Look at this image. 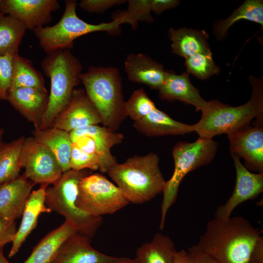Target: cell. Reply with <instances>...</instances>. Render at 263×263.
I'll use <instances>...</instances> for the list:
<instances>
[{
    "label": "cell",
    "instance_id": "1",
    "mask_svg": "<svg viewBox=\"0 0 263 263\" xmlns=\"http://www.w3.org/2000/svg\"><path fill=\"white\" fill-rule=\"evenodd\" d=\"M261 231L242 216L214 217L207 225L197 246L219 263H249Z\"/></svg>",
    "mask_w": 263,
    "mask_h": 263
},
{
    "label": "cell",
    "instance_id": "2",
    "mask_svg": "<svg viewBox=\"0 0 263 263\" xmlns=\"http://www.w3.org/2000/svg\"><path fill=\"white\" fill-rule=\"evenodd\" d=\"M252 95L245 104L232 107L217 100L208 101L202 117L194 124L199 137L212 139L215 135L227 134L249 126L256 118L255 126H263V87L262 79L249 76Z\"/></svg>",
    "mask_w": 263,
    "mask_h": 263
},
{
    "label": "cell",
    "instance_id": "3",
    "mask_svg": "<svg viewBox=\"0 0 263 263\" xmlns=\"http://www.w3.org/2000/svg\"><path fill=\"white\" fill-rule=\"evenodd\" d=\"M159 163L158 155L150 152L117 163L107 173L129 203L143 204L153 199L164 189L166 181Z\"/></svg>",
    "mask_w": 263,
    "mask_h": 263
},
{
    "label": "cell",
    "instance_id": "4",
    "mask_svg": "<svg viewBox=\"0 0 263 263\" xmlns=\"http://www.w3.org/2000/svg\"><path fill=\"white\" fill-rule=\"evenodd\" d=\"M41 66L51 81L47 106L38 129L43 130L51 127L56 116L69 105L75 88L81 82L82 67L69 49L47 54Z\"/></svg>",
    "mask_w": 263,
    "mask_h": 263
},
{
    "label": "cell",
    "instance_id": "5",
    "mask_svg": "<svg viewBox=\"0 0 263 263\" xmlns=\"http://www.w3.org/2000/svg\"><path fill=\"white\" fill-rule=\"evenodd\" d=\"M80 78L104 126L116 132L127 117L119 70L114 67L92 66L81 74Z\"/></svg>",
    "mask_w": 263,
    "mask_h": 263
},
{
    "label": "cell",
    "instance_id": "6",
    "mask_svg": "<svg viewBox=\"0 0 263 263\" xmlns=\"http://www.w3.org/2000/svg\"><path fill=\"white\" fill-rule=\"evenodd\" d=\"M91 173L87 169H70L63 172L60 178L45 191V203L51 211L65 218L78 233L90 238L93 237L102 223L101 217H94L76 205L78 185L80 180Z\"/></svg>",
    "mask_w": 263,
    "mask_h": 263
},
{
    "label": "cell",
    "instance_id": "7",
    "mask_svg": "<svg viewBox=\"0 0 263 263\" xmlns=\"http://www.w3.org/2000/svg\"><path fill=\"white\" fill-rule=\"evenodd\" d=\"M76 0H65L62 16L56 24L42 26L34 30L40 46L47 54L58 50L72 48L74 40L78 37L93 32L105 31L111 34L119 33L120 25L127 23L125 19H117L110 22L90 24L77 15Z\"/></svg>",
    "mask_w": 263,
    "mask_h": 263
},
{
    "label": "cell",
    "instance_id": "8",
    "mask_svg": "<svg viewBox=\"0 0 263 263\" xmlns=\"http://www.w3.org/2000/svg\"><path fill=\"white\" fill-rule=\"evenodd\" d=\"M218 143L212 139L199 137L195 142H178L172 149L174 169L163 190L159 228H164L169 208L175 202L180 183L189 172L210 163L214 158Z\"/></svg>",
    "mask_w": 263,
    "mask_h": 263
},
{
    "label": "cell",
    "instance_id": "9",
    "mask_svg": "<svg viewBox=\"0 0 263 263\" xmlns=\"http://www.w3.org/2000/svg\"><path fill=\"white\" fill-rule=\"evenodd\" d=\"M129 204L117 187L102 174L90 173L79 183L76 205L90 215L113 214Z\"/></svg>",
    "mask_w": 263,
    "mask_h": 263
},
{
    "label": "cell",
    "instance_id": "10",
    "mask_svg": "<svg viewBox=\"0 0 263 263\" xmlns=\"http://www.w3.org/2000/svg\"><path fill=\"white\" fill-rule=\"evenodd\" d=\"M21 162L25 175L36 184H54L63 173L53 153L34 137L24 139Z\"/></svg>",
    "mask_w": 263,
    "mask_h": 263
},
{
    "label": "cell",
    "instance_id": "11",
    "mask_svg": "<svg viewBox=\"0 0 263 263\" xmlns=\"http://www.w3.org/2000/svg\"><path fill=\"white\" fill-rule=\"evenodd\" d=\"M102 123L97 110L85 90L75 89L67 108L54 120L51 127L70 132L86 126Z\"/></svg>",
    "mask_w": 263,
    "mask_h": 263
},
{
    "label": "cell",
    "instance_id": "12",
    "mask_svg": "<svg viewBox=\"0 0 263 263\" xmlns=\"http://www.w3.org/2000/svg\"><path fill=\"white\" fill-rule=\"evenodd\" d=\"M231 154L244 160L248 170L263 173V128L248 126L227 134Z\"/></svg>",
    "mask_w": 263,
    "mask_h": 263
},
{
    "label": "cell",
    "instance_id": "13",
    "mask_svg": "<svg viewBox=\"0 0 263 263\" xmlns=\"http://www.w3.org/2000/svg\"><path fill=\"white\" fill-rule=\"evenodd\" d=\"M236 172V181L233 193L225 204L217 208L214 217H230L233 210L240 204L257 197L263 191V173H254L241 163L240 158L231 154Z\"/></svg>",
    "mask_w": 263,
    "mask_h": 263
},
{
    "label": "cell",
    "instance_id": "14",
    "mask_svg": "<svg viewBox=\"0 0 263 263\" xmlns=\"http://www.w3.org/2000/svg\"><path fill=\"white\" fill-rule=\"evenodd\" d=\"M59 9L56 0H1L0 4V12L19 19L32 31L50 22L52 12Z\"/></svg>",
    "mask_w": 263,
    "mask_h": 263
},
{
    "label": "cell",
    "instance_id": "15",
    "mask_svg": "<svg viewBox=\"0 0 263 263\" xmlns=\"http://www.w3.org/2000/svg\"><path fill=\"white\" fill-rule=\"evenodd\" d=\"M90 238L76 233L61 244L51 263H127L131 259L101 253L91 245Z\"/></svg>",
    "mask_w": 263,
    "mask_h": 263
},
{
    "label": "cell",
    "instance_id": "16",
    "mask_svg": "<svg viewBox=\"0 0 263 263\" xmlns=\"http://www.w3.org/2000/svg\"><path fill=\"white\" fill-rule=\"evenodd\" d=\"M36 184L23 173L0 185V218L15 221L22 216L26 201Z\"/></svg>",
    "mask_w": 263,
    "mask_h": 263
},
{
    "label": "cell",
    "instance_id": "17",
    "mask_svg": "<svg viewBox=\"0 0 263 263\" xmlns=\"http://www.w3.org/2000/svg\"><path fill=\"white\" fill-rule=\"evenodd\" d=\"M48 98L47 90L21 87L11 90L7 100L14 108L34 124L35 130H38Z\"/></svg>",
    "mask_w": 263,
    "mask_h": 263
},
{
    "label": "cell",
    "instance_id": "18",
    "mask_svg": "<svg viewBox=\"0 0 263 263\" xmlns=\"http://www.w3.org/2000/svg\"><path fill=\"white\" fill-rule=\"evenodd\" d=\"M158 91L159 97L162 100H179L193 105L196 111H202L208 103L191 83L187 72L179 75L166 72L164 83Z\"/></svg>",
    "mask_w": 263,
    "mask_h": 263
},
{
    "label": "cell",
    "instance_id": "19",
    "mask_svg": "<svg viewBox=\"0 0 263 263\" xmlns=\"http://www.w3.org/2000/svg\"><path fill=\"white\" fill-rule=\"evenodd\" d=\"M48 186L41 184L38 189L30 193L22 213L20 225L12 242L8 254L9 258L16 254L28 236L37 226L40 214L51 211L45 203V191Z\"/></svg>",
    "mask_w": 263,
    "mask_h": 263
},
{
    "label": "cell",
    "instance_id": "20",
    "mask_svg": "<svg viewBox=\"0 0 263 263\" xmlns=\"http://www.w3.org/2000/svg\"><path fill=\"white\" fill-rule=\"evenodd\" d=\"M124 67L128 79L132 82L158 90L164 83L166 71L163 66L144 54H129Z\"/></svg>",
    "mask_w": 263,
    "mask_h": 263
},
{
    "label": "cell",
    "instance_id": "21",
    "mask_svg": "<svg viewBox=\"0 0 263 263\" xmlns=\"http://www.w3.org/2000/svg\"><path fill=\"white\" fill-rule=\"evenodd\" d=\"M70 135L72 143L83 136L90 137L94 141L101 154L102 163L99 170L101 173H107L112 166L117 163L111 150L114 145L122 142L124 138L123 133L113 131L105 126L94 125L72 131Z\"/></svg>",
    "mask_w": 263,
    "mask_h": 263
},
{
    "label": "cell",
    "instance_id": "22",
    "mask_svg": "<svg viewBox=\"0 0 263 263\" xmlns=\"http://www.w3.org/2000/svg\"><path fill=\"white\" fill-rule=\"evenodd\" d=\"M133 127L140 133L150 137L184 135L195 132L194 124L176 121L157 108L141 120L134 121Z\"/></svg>",
    "mask_w": 263,
    "mask_h": 263
},
{
    "label": "cell",
    "instance_id": "23",
    "mask_svg": "<svg viewBox=\"0 0 263 263\" xmlns=\"http://www.w3.org/2000/svg\"><path fill=\"white\" fill-rule=\"evenodd\" d=\"M76 233L78 232L75 226L65 220L38 243L23 263H51L61 244L69 237Z\"/></svg>",
    "mask_w": 263,
    "mask_h": 263
},
{
    "label": "cell",
    "instance_id": "24",
    "mask_svg": "<svg viewBox=\"0 0 263 263\" xmlns=\"http://www.w3.org/2000/svg\"><path fill=\"white\" fill-rule=\"evenodd\" d=\"M169 35L173 53L185 59L197 53L211 52L207 41L208 36L204 30L171 28Z\"/></svg>",
    "mask_w": 263,
    "mask_h": 263
},
{
    "label": "cell",
    "instance_id": "25",
    "mask_svg": "<svg viewBox=\"0 0 263 263\" xmlns=\"http://www.w3.org/2000/svg\"><path fill=\"white\" fill-rule=\"evenodd\" d=\"M33 133L38 142L45 146L53 153L63 172L71 169L72 142L70 132L51 127L43 130H35Z\"/></svg>",
    "mask_w": 263,
    "mask_h": 263
},
{
    "label": "cell",
    "instance_id": "26",
    "mask_svg": "<svg viewBox=\"0 0 263 263\" xmlns=\"http://www.w3.org/2000/svg\"><path fill=\"white\" fill-rule=\"evenodd\" d=\"M176 252L169 236L157 233L150 242L137 248L135 259L138 263H173Z\"/></svg>",
    "mask_w": 263,
    "mask_h": 263
},
{
    "label": "cell",
    "instance_id": "27",
    "mask_svg": "<svg viewBox=\"0 0 263 263\" xmlns=\"http://www.w3.org/2000/svg\"><path fill=\"white\" fill-rule=\"evenodd\" d=\"M26 30L21 20L0 12V56L19 54Z\"/></svg>",
    "mask_w": 263,
    "mask_h": 263
},
{
    "label": "cell",
    "instance_id": "28",
    "mask_svg": "<svg viewBox=\"0 0 263 263\" xmlns=\"http://www.w3.org/2000/svg\"><path fill=\"white\" fill-rule=\"evenodd\" d=\"M24 139L21 136L0 145V185L13 180L19 175Z\"/></svg>",
    "mask_w": 263,
    "mask_h": 263
},
{
    "label": "cell",
    "instance_id": "29",
    "mask_svg": "<svg viewBox=\"0 0 263 263\" xmlns=\"http://www.w3.org/2000/svg\"><path fill=\"white\" fill-rule=\"evenodd\" d=\"M240 19L255 22L263 26V1L246 0L226 19L218 22L214 28V34L218 38L225 37L228 29Z\"/></svg>",
    "mask_w": 263,
    "mask_h": 263
},
{
    "label": "cell",
    "instance_id": "30",
    "mask_svg": "<svg viewBox=\"0 0 263 263\" xmlns=\"http://www.w3.org/2000/svg\"><path fill=\"white\" fill-rule=\"evenodd\" d=\"M21 87L46 90L41 73L34 67L30 60L18 54L14 58L11 90Z\"/></svg>",
    "mask_w": 263,
    "mask_h": 263
},
{
    "label": "cell",
    "instance_id": "31",
    "mask_svg": "<svg viewBox=\"0 0 263 263\" xmlns=\"http://www.w3.org/2000/svg\"><path fill=\"white\" fill-rule=\"evenodd\" d=\"M128 3L127 10L113 14V20L125 19L134 30L138 26L139 21H152L150 0H129Z\"/></svg>",
    "mask_w": 263,
    "mask_h": 263
},
{
    "label": "cell",
    "instance_id": "32",
    "mask_svg": "<svg viewBox=\"0 0 263 263\" xmlns=\"http://www.w3.org/2000/svg\"><path fill=\"white\" fill-rule=\"evenodd\" d=\"M125 110L134 121H137L150 114L156 106L143 89L134 91L125 101Z\"/></svg>",
    "mask_w": 263,
    "mask_h": 263
},
{
    "label": "cell",
    "instance_id": "33",
    "mask_svg": "<svg viewBox=\"0 0 263 263\" xmlns=\"http://www.w3.org/2000/svg\"><path fill=\"white\" fill-rule=\"evenodd\" d=\"M187 72L201 79L217 74L219 68L212 57V53H197L186 59Z\"/></svg>",
    "mask_w": 263,
    "mask_h": 263
},
{
    "label": "cell",
    "instance_id": "34",
    "mask_svg": "<svg viewBox=\"0 0 263 263\" xmlns=\"http://www.w3.org/2000/svg\"><path fill=\"white\" fill-rule=\"evenodd\" d=\"M101 164V160L98 155L83 152L72 143L70 161L71 169L75 171L87 169L96 170L100 168Z\"/></svg>",
    "mask_w": 263,
    "mask_h": 263
},
{
    "label": "cell",
    "instance_id": "35",
    "mask_svg": "<svg viewBox=\"0 0 263 263\" xmlns=\"http://www.w3.org/2000/svg\"><path fill=\"white\" fill-rule=\"evenodd\" d=\"M14 56H0V100L8 99L11 87Z\"/></svg>",
    "mask_w": 263,
    "mask_h": 263
},
{
    "label": "cell",
    "instance_id": "36",
    "mask_svg": "<svg viewBox=\"0 0 263 263\" xmlns=\"http://www.w3.org/2000/svg\"><path fill=\"white\" fill-rule=\"evenodd\" d=\"M126 1L127 0H82L79 6L87 12L99 13Z\"/></svg>",
    "mask_w": 263,
    "mask_h": 263
},
{
    "label": "cell",
    "instance_id": "37",
    "mask_svg": "<svg viewBox=\"0 0 263 263\" xmlns=\"http://www.w3.org/2000/svg\"><path fill=\"white\" fill-rule=\"evenodd\" d=\"M17 231L15 221L0 218V248L12 242Z\"/></svg>",
    "mask_w": 263,
    "mask_h": 263
},
{
    "label": "cell",
    "instance_id": "38",
    "mask_svg": "<svg viewBox=\"0 0 263 263\" xmlns=\"http://www.w3.org/2000/svg\"><path fill=\"white\" fill-rule=\"evenodd\" d=\"M188 251L192 259L193 263H219L215 259L201 250L197 244L190 247Z\"/></svg>",
    "mask_w": 263,
    "mask_h": 263
},
{
    "label": "cell",
    "instance_id": "39",
    "mask_svg": "<svg viewBox=\"0 0 263 263\" xmlns=\"http://www.w3.org/2000/svg\"><path fill=\"white\" fill-rule=\"evenodd\" d=\"M151 10L156 14L175 7L180 3L177 0H150Z\"/></svg>",
    "mask_w": 263,
    "mask_h": 263
},
{
    "label": "cell",
    "instance_id": "40",
    "mask_svg": "<svg viewBox=\"0 0 263 263\" xmlns=\"http://www.w3.org/2000/svg\"><path fill=\"white\" fill-rule=\"evenodd\" d=\"M249 263H263V238L262 236L253 246L250 256Z\"/></svg>",
    "mask_w": 263,
    "mask_h": 263
},
{
    "label": "cell",
    "instance_id": "41",
    "mask_svg": "<svg viewBox=\"0 0 263 263\" xmlns=\"http://www.w3.org/2000/svg\"><path fill=\"white\" fill-rule=\"evenodd\" d=\"M173 263H193V260L188 251L182 249L176 252Z\"/></svg>",
    "mask_w": 263,
    "mask_h": 263
},
{
    "label": "cell",
    "instance_id": "42",
    "mask_svg": "<svg viewBox=\"0 0 263 263\" xmlns=\"http://www.w3.org/2000/svg\"><path fill=\"white\" fill-rule=\"evenodd\" d=\"M0 263H10L4 256L3 248H0Z\"/></svg>",
    "mask_w": 263,
    "mask_h": 263
},
{
    "label": "cell",
    "instance_id": "43",
    "mask_svg": "<svg viewBox=\"0 0 263 263\" xmlns=\"http://www.w3.org/2000/svg\"><path fill=\"white\" fill-rule=\"evenodd\" d=\"M4 131L2 128H0V145L3 142L2 137L4 134Z\"/></svg>",
    "mask_w": 263,
    "mask_h": 263
},
{
    "label": "cell",
    "instance_id": "44",
    "mask_svg": "<svg viewBox=\"0 0 263 263\" xmlns=\"http://www.w3.org/2000/svg\"><path fill=\"white\" fill-rule=\"evenodd\" d=\"M127 263H138L137 262V261L135 259H131V260Z\"/></svg>",
    "mask_w": 263,
    "mask_h": 263
},
{
    "label": "cell",
    "instance_id": "45",
    "mask_svg": "<svg viewBox=\"0 0 263 263\" xmlns=\"http://www.w3.org/2000/svg\"><path fill=\"white\" fill-rule=\"evenodd\" d=\"M1 0H0V2H1Z\"/></svg>",
    "mask_w": 263,
    "mask_h": 263
}]
</instances>
